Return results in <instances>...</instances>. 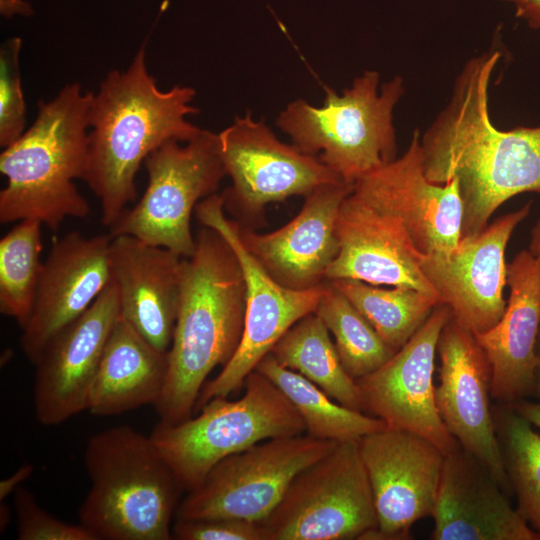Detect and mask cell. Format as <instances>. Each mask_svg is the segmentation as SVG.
I'll use <instances>...</instances> for the list:
<instances>
[{"label": "cell", "mask_w": 540, "mask_h": 540, "mask_svg": "<svg viewBox=\"0 0 540 540\" xmlns=\"http://www.w3.org/2000/svg\"><path fill=\"white\" fill-rule=\"evenodd\" d=\"M499 58L490 49L469 59L449 102L420 136L426 178L436 184L458 181L461 237L483 231L510 198L540 194V125L500 130L490 118L488 88Z\"/></svg>", "instance_id": "1"}, {"label": "cell", "mask_w": 540, "mask_h": 540, "mask_svg": "<svg viewBox=\"0 0 540 540\" xmlns=\"http://www.w3.org/2000/svg\"><path fill=\"white\" fill-rule=\"evenodd\" d=\"M145 43L125 70L114 69L92 92L88 153L82 180L101 203L110 227L137 197L135 177L145 159L167 141L188 142L202 129L186 117L196 91L175 85L159 89L146 65Z\"/></svg>", "instance_id": "2"}, {"label": "cell", "mask_w": 540, "mask_h": 540, "mask_svg": "<svg viewBox=\"0 0 540 540\" xmlns=\"http://www.w3.org/2000/svg\"><path fill=\"white\" fill-rule=\"evenodd\" d=\"M246 284L226 239L204 226L196 249L182 259L177 317L168 372L154 408L160 422L189 417L210 372L235 354L244 329Z\"/></svg>", "instance_id": "3"}, {"label": "cell", "mask_w": 540, "mask_h": 540, "mask_svg": "<svg viewBox=\"0 0 540 540\" xmlns=\"http://www.w3.org/2000/svg\"><path fill=\"white\" fill-rule=\"evenodd\" d=\"M91 95L78 82L66 84L53 99L39 102L32 125L3 148L2 224L34 219L57 231L68 217L88 216L89 203L74 180H82L86 168Z\"/></svg>", "instance_id": "4"}, {"label": "cell", "mask_w": 540, "mask_h": 540, "mask_svg": "<svg viewBox=\"0 0 540 540\" xmlns=\"http://www.w3.org/2000/svg\"><path fill=\"white\" fill-rule=\"evenodd\" d=\"M84 464L89 491L79 523L95 540H171L184 492L150 435L129 425L92 435Z\"/></svg>", "instance_id": "5"}, {"label": "cell", "mask_w": 540, "mask_h": 540, "mask_svg": "<svg viewBox=\"0 0 540 540\" xmlns=\"http://www.w3.org/2000/svg\"><path fill=\"white\" fill-rule=\"evenodd\" d=\"M379 82L377 71L366 70L342 95L325 87L322 106L294 100L277 116L276 125L296 148L354 184L397 158L393 111L404 93L403 79L395 76L380 90Z\"/></svg>", "instance_id": "6"}, {"label": "cell", "mask_w": 540, "mask_h": 540, "mask_svg": "<svg viewBox=\"0 0 540 540\" xmlns=\"http://www.w3.org/2000/svg\"><path fill=\"white\" fill-rule=\"evenodd\" d=\"M237 400L216 397L196 417L159 422L150 438L186 492L196 488L223 458L259 442L300 435L305 423L285 394L254 370Z\"/></svg>", "instance_id": "7"}, {"label": "cell", "mask_w": 540, "mask_h": 540, "mask_svg": "<svg viewBox=\"0 0 540 540\" xmlns=\"http://www.w3.org/2000/svg\"><path fill=\"white\" fill-rule=\"evenodd\" d=\"M148 183L141 199L109 227L111 237L133 236L183 258L196 249L191 215L200 199L215 194L227 175L217 133L201 132L188 142L170 140L144 161Z\"/></svg>", "instance_id": "8"}, {"label": "cell", "mask_w": 540, "mask_h": 540, "mask_svg": "<svg viewBox=\"0 0 540 540\" xmlns=\"http://www.w3.org/2000/svg\"><path fill=\"white\" fill-rule=\"evenodd\" d=\"M258 524L263 540L362 539L378 528L357 441L338 442L300 471Z\"/></svg>", "instance_id": "9"}, {"label": "cell", "mask_w": 540, "mask_h": 540, "mask_svg": "<svg viewBox=\"0 0 540 540\" xmlns=\"http://www.w3.org/2000/svg\"><path fill=\"white\" fill-rule=\"evenodd\" d=\"M337 443L300 434L264 440L231 454L187 492L175 519L229 517L259 522L279 503L292 479Z\"/></svg>", "instance_id": "10"}, {"label": "cell", "mask_w": 540, "mask_h": 540, "mask_svg": "<svg viewBox=\"0 0 540 540\" xmlns=\"http://www.w3.org/2000/svg\"><path fill=\"white\" fill-rule=\"evenodd\" d=\"M217 137L222 162L232 180L231 187L222 193L224 210L244 228L260 226L270 203L305 197L322 185L344 181L318 157L280 141L250 113L235 117Z\"/></svg>", "instance_id": "11"}, {"label": "cell", "mask_w": 540, "mask_h": 540, "mask_svg": "<svg viewBox=\"0 0 540 540\" xmlns=\"http://www.w3.org/2000/svg\"><path fill=\"white\" fill-rule=\"evenodd\" d=\"M195 212L203 226L219 232L234 250L246 284L244 329L240 344L221 372L204 384L195 408L216 397H228L270 353L283 334L315 312L327 283L306 290L289 289L275 281L241 241L239 224L225 215L222 194L201 200Z\"/></svg>", "instance_id": "12"}, {"label": "cell", "mask_w": 540, "mask_h": 540, "mask_svg": "<svg viewBox=\"0 0 540 540\" xmlns=\"http://www.w3.org/2000/svg\"><path fill=\"white\" fill-rule=\"evenodd\" d=\"M357 443L378 521L362 539L412 538V526L432 515L446 454L418 434L389 427Z\"/></svg>", "instance_id": "13"}, {"label": "cell", "mask_w": 540, "mask_h": 540, "mask_svg": "<svg viewBox=\"0 0 540 540\" xmlns=\"http://www.w3.org/2000/svg\"><path fill=\"white\" fill-rule=\"evenodd\" d=\"M451 309L439 303L424 324L379 369L356 381L363 412L387 427L418 434L445 454L460 448L444 425L435 400L437 344Z\"/></svg>", "instance_id": "14"}, {"label": "cell", "mask_w": 540, "mask_h": 540, "mask_svg": "<svg viewBox=\"0 0 540 540\" xmlns=\"http://www.w3.org/2000/svg\"><path fill=\"white\" fill-rule=\"evenodd\" d=\"M440 359L435 400L439 415L460 447L477 458L510 497L495 431L492 367L476 335L453 317L443 327L437 344Z\"/></svg>", "instance_id": "15"}, {"label": "cell", "mask_w": 540, "mask_h": 540, "mask_svg": "<svg viewBox=\"0 0 540 540\" xmlns=\"http://www.w3.org/2000/svg\"><path fill=\"white\" fill-rule=\"evenodd\" d=\"M531 201L498 217L483 231L461 237L450 252L424 256L421 268L452 317L474 334H482L501 319L507 300L505 251L515 228L529 216Z\"/></svg>", "instance_id": "16"}, {"label": "cell", "mask_w": 540, "mask_h": 540, "mask_svg": "<svg viewBox=\"0 0 540 540\" xmlns=\"http://www.w3.org/2000/svg\"><path fill=\"white\" fill-rule=\"evenodd\" d=\"M420 132L400 156L360 177L353 193L376 210L397 217L423 255H442L461 239L463 206L456 179L436 184L424 174Z\"/></svg>", "instance_id": "17"}, {"label": "cell", "mask_w": 540, "mask_h": 540, "mask_svg": "<svg viewBox=\"0 0 540 540\" xmlns=\"http://www.w3.org/2000/svg\"><path fill=\"white\" fill-rule=\"evenodd\" d=\"M119 317V292L111 281L84 314L43 347L32 363L33 405L39 423L57 426L87 410L92 384Z\"/></svg>", "instance_id": "18"}, {"label": "cell", "mask_w": 540, "mask_h": 540, "mask_svg": "<svg viewBox=\"0 0 540 540\" xmlns=\"http://www.w3.org/2000/svg\"><path fill=\"white\" fill-rule=\"evenodd\" d=\"M110 234L73 231L55 239L44 261L21 347L33 363L47 342L84 314L112 281Z\"/></svg>", "instance_id": "19"}, {"label": "cell", "mask_w": 540, "mask_h": 540, "mask_svg": "<svg viewBox=\"0 0 540 540\" xmlns=\"http://www.w3.org/2000/svg\"><path fill=\"white\" fill-rule=\"evenodd\" d=\"M354 184L339 181L306 195L303 207L287 224L257 233L239 224L242 243L265 271L282 286L306 290L327 283L326 273L339 252L338 212Z\"/></svg>", "instance_id": "20"}, {"label": "cell", "mask_w": 540, "mask_h": 540, "mask_svg": "<svg viewBox=\"0 0 540 540\" xmlns=\"http://www.w3.org/2000/svg\"><path fill=\"white\" fill-rule=\"evenodd\" d=\"M336 235L339 252L327 270V281L354 279L437 295L421 268L425 255L397 217L376 210L352 192L339 209Z\"/></svg>", "instance_id": "21"}, {"label": "cell", "mask_w": 540, "mask_h": 540, "mask_svg": "<svg viewBox=\"0 0 540 540\" xmlns=\"http://www.w3.org/2000/svg\"><path fill=\"white\" fill-rule=\"evenodd\" d=\"M433 540H540L489 470L461 447L446 454Z\"/></svg>", "instance_id": "22"}, {"label": "cell", "mask_w": 540, "mask_h": 540, "mask_svg": "<svg viewBox=\"0 0 540 540\" xmlns=\"http://www.w3.org/2000/svg\"><path fill=\"white\" fill-rule=\"evenodd\" d=\"M509 295L497 324L475 334L492 367V400L510 404L529 399L537 364L540 327V255L521 250L507 263Z\"/></svg>", "instance_id": "23"}, {"label": "cell", "mask_w": 540, "mask_h": 540, "mask_svg": "<svg viewBox=\"0 0 540 540\" xmlns=\"http://www.w3.org/2000/svg\"><path fill=\"white\" fill-rule=\"evenodd\" d=\"M183 257L133 236L112 237V281L120 316L162 352L171 346L179 301Z\"/></svg>", "instance_id": "24"}, {"label": "cell", "mask_w": 540, "mask_h": 540, "mask_svg": "<svg viewBox=\"0 0 540 540\" xmlns=\"http://www.w3.org/2000/svg\"><path fill=\"white\" fill-rule=\"evenodd\" d=\"M168 372V352L143 338L121 316L107 341L92 384L88 408L97 417H112L154 406Z\"/></svg>", "instance_id": "25"}, {"label": "cell", "mask_w": 540, "mask_h": 540, "mask_svg": "<svg viewBox=\"0 0 540 540\" xmlns=\"http://www.w3.org/2000/svg\"><path fill=\"white\" fill-rule=\"evenodd\" d=\"M270 353L339 404L363 412L357 383L344 369L329 330L315 312L291 326Z\"/></svg>", "instance_id": "26"}, {"label": "cell", "mask_w": 540, "mask_h": 540, "mask_svg": "<svg viewBox=\"0 0 540 540\" xmlns=\"http://www.w3.org/2000/svg\"><path fill=\"white\" fill-rule=\"evenodd\" d=\"M255 370L285 394L301 415L305 432L314 438L357 441L387 427L380 418L339 404L310 380L279 364L271 353L262 358Z\"/></svg>", "instance_id": "27"}, {"label": "cell", "mask_w": 540, "mask_h": 540, "mask_svg": "<svg viewBox=\"0 0 540 540\" xmlns=\"http://www.w3.org/2000/svg\"><path fill=\"white\" fill-rule=\"evenodd\" d=\"M331 282L370 322L381 338L398 351L441 303L437 295L414 288H381L354 279Z\"/></svg>", "instance_id": "28"}, {"label": "cell", "mask_w": 540, "mask_h": 540, "mask_svg": "<svg viewBox=\"0 0 540 540\" xmlns=\"http://www.w3.org/2000/svg\"><path fill=\"white\" fill-rule=\"evenodd\" d=\"M493 417L516 509L540 533V434L509 404L493 405Z\"/></svg>", "instance_id": "29"}, {"label": "cell", "mask_w": 540, "mask_h": 540, "mask_svg": "<svg viewBox=\"0 0 540 540\" xmlns=\"http://www.w3.org/2000/svg\"><path fill=\"white\" fill-rule=\"evenodd\" d=\"M315 313L333 336L340 361L354 380L376 371L396 352L329 281Z\"/></svg>", "instance_id": "30"}, {"label": "cell", "mask_w": 540, "mask_h": 540, "mask_svg": "<svg viewBox=\"0 0 540 540\" xmlns=\"http://www.w3.org/2000/svg\"><path fill=\"white\" fill-rule=\"evenodd\" d=\"M42 223L19 221L0 240V312L22 328L32 309L42 273Z\"/></svg>", "instance_id": "31"}, {"label": "cell", "mask_w": 540, "mask_h": 540, "mask_svg": "<svg viewBox=\"0 0 540 540\" xmlns=\"http://www.w3.org/2000/svg\"><path fill=\"white\" fill-rule=\"evenodd\" d=\"M22 39L12 37L0 48V146L16 141L26 125V103L22 90L20 52Z\"/></svg>", "instance_id": "32"}, {"label": "cell", "mask_w": 540, "mask_h": 540, "mask_svg": "<svg viewBox=\"0 0 540 540\" xmlns=\"http://www.w3.org/2000/svg\"><path fill=\"white\" fill-rule=\"evenodd\" d=\"M14 507L19 540H95L80 523L64 522L46 511L23 486L14 492Z\"/></svg>", "instance_id": "33"}, {"label": "cell", "mask_w": 540, "mask_h": 540, "mask_svg": "<svg viewBox=\"0 0 540 540\" xmlns=\"http://www.w3.org/2000/svg\"><path fill=\"white\" fill-rule=\"evenodd\" d=\"M172 537L178 540H263L258 522L229 517L174 519Z\"/></svg>", "instance_id": "34"}, {"label": "cell", "mask_w": 540, "mask_h": 540, "mask_svg": "<svg viewBox=\"0 0 540 540\" xmlns=\"http://www.w3.org/2000/svg\"><path fill=\"white\" fill-rule=\"evenodd\" d=\"M511 3L516 17L524 20L532 29H540V0H502Z\"/></svg>", "instance_id": "35"}, {"label": "cell", "mask_w": 540, "mask_h": 540, "mask_svg": "<svg viewBox=\"0 0 540 540\" xmlns=\"http://www.w3.org/2000/svg\"><path fill=\"white\" fill-rule=\"evenodd\" d=\"M34 468L32 464H25L18 468L12 475L0 481V500L3 501L14 493L22 483L30 478Z\"/></svg>", "instance_id": "36"}, {"label": "cell", "mask_w": 540, "mask_h": 540, "mask_svg": "<svg viewBox=\"0 0 540 540\" xmlns=\"http://www.w3.org/2000/svg\"><path fill=\"white\" fill-rule=\"evenodd\" d=\"M34 10L26 0H0V14L6 19L15 16L29 17Z\"/></svg>", "instance_id": "37"}, {"label": "cell", "mask_w": 540, "mask_h": 540, "mask_svg": "<svg viewBox=\"0 0 540 540\" xmlns=\"http://www.w3.org/2000/svg\"><path fill=\"white\" fill-rule=\"evenodd\" d=\"M533 426L540 429V401L521 399L509 404Z\"/></svg>", "instance_id": "38"}, {"label": "cell", "mask_w": 540, "mask_h": 540, "mask_svg": "<svg viewBox=\"0 0 540 540\" xmlns=\"http://www.w3.org/2000/svg\"><path fill=\"white\" fill-rule=\"evenodd\" d=\"M535 353L537 358V364L534 370L533 393L531 398L540 401V327L535 346Z\"/></svg>", "instance_id": "39"}, {"label": "cell", "mask_w": 540, "mask_h": 540, "mask_svg": "<svg viewBox=\"0 0 540 540\" xmlns=\"http://www.w3.org/2000/svg\"><path fill=\"white\" fill-rule=\"evenodd\" d=\"M528 250L534 255H540V219L537 220L530 231Z\"/></svg>", "instance_id": "40"}, {"label": "cell", "mask_w": 540, "mask_h": 540, "mask_svg": "<svg viewBox=\"0 0 540 540\" xmlns=\"http://www.w3.org/2000/svg\"><path fill=\"white\" fill-rule=\"evenodd\" d=\"M3 516H1V529H5L6 526H7V523L9 522V516H10V513H9V509L8 507L5 505V503L3 504V502L1 501V513Z\"/></svg>", "instance_id": "41"}]
</instances>
